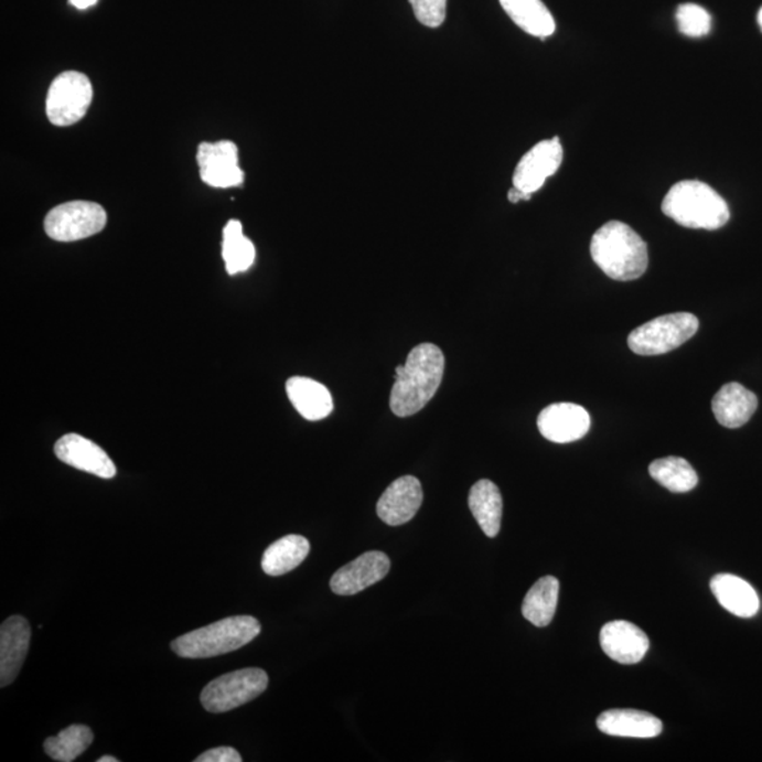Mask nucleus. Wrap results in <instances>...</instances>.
I'll return each instance as SVG.
<instances>
[{
  "instance_id": "1",
  "label": "nucleus",
  "mask_w": 762,
  "mask_h": 762,
  "mask_svg": "<svg viewBox=\"0 0 762 762\" xmlns=\"http://www.w3.org/2000/svg\"><path fill=\"white\" fill-rule=\"evenodd\" d=\"M446 372V356L437 345L421 343L414 347L407 362L397 366L391 388L390 408L397 417L420 412L437 395Z\"/></svg>"
},
{
  "instance_id": "5",
  "label": "nucleus",
  "mask_w": 762,
  "mask_h": 762,
  "mask_svg": "<svg viewBox=\"0 0 762 762\" xmlns=\"http://www.w3.org/2000/svg\"><path fill=\"white\" fill-rule=\"evenodd\" d=\"M699 330V320L689 312H676L643 324L630 333V350L641 356L664 355L683 346Z\"/></svg>"
},
{
  "instance_id": "31",
  "label": "nucleus",
  "mask_w": 762,
  "mask_h": 762,
  "mask_svg": "<svg viewBox=\"0 0 762 762\" xmlns=\"http://www.w3.org/2000/svg\"><path fill=\"white\" fill-rule=\"evenodd\" d=\"M532 196V194L523 193V191H519L516 186H513V189L508 191V200L513 202V204H517L519 201H529Z\"/></svg>"
},
{
  "instance_id": "23",
  "label": "nucleus",
  "mask_w": 762,
  "mask_h": 762,
  "mask_svg": "<svg viewBox=\"0 0 762 762\" xmlns=\"http://www.w3.org/2000/svg\"><path fill=\"white\" fill-rule=\"evenodd\" d=\"M504 12L524 32L545 39L555 33L557 24L543 0H500Z\"/></svg>"
},
{
  "instance_id": "30",
  "label": "nucleus",
  "mask_w": 762,
  "mask_h": 762,
  "mask_svg": "<svg viewBox=\"0 0 762 762\" xmlns=\"http://www.w3.org/2000/svg\"><path fill=\"white\" fill-rule=\"evenodd\" d=\"M195 762H242V756L234 747H218L196 756Z\"/></svg>"
},
{
  "instance_id": "34",
  "label": "nucleus",
  "mask_w": 762,
  "mask_h": 762,
  "mask_svg": "<svg viewBox=\"0 0 762 762\" xmlns=\"http://www.w3.org/2000/svg\"><path fill=\"white\" fill-rule=\"evenodd\" d=\"M759 24H760V28L762 30V8L760 9V12H759Z\"/></svg>"
},
{
  "instance_id": "16",
  "label": "nucleus",
  "mask_w": 762,
  "mask_h": 762,
  "mask_svg": "<svg viewBox=\"0 0 762 762\" xmlns=\"http://www.w3.org/2000/svg\"><path fill=\"white\" fill-rule=\"evenodd\" d=\"M30 624L22 615H12L0 627V686L7 688L18 678L30 647Z\"/></svg>"
},
{
  "instance_id": "14",
  "label": "nucleus",
  "mask_w": 762,
  "mask_h": 762,
  "mask_svg": "<svg viewBox=\"0 0 762 762\" xmlns=\"http://www.w3.org/2000/svg\"><path fill=\"white\" fill-rule=\"evenodd\" d=\"M422 500V486L417 477H398L378 498L377 516L387 526H403L416 517Z\"/></svg>"
},
{
  "instance_id": "18",
  "label": "nucleus",
  "mask_w": 762,
  "mask_h": 762,
  "mask_svg": "<svg viewBox=\"0 0 762 762\" xmlns=\"http://www.w3.org/2000/svg\"><path fill=\"white\" fill-rule=\"evenodd\" d=\"M598 728L609 736L653 739L663 733V721L647 711L612 709L599 716Z\"/></svg>"
},
{
  "instance_id": "26",
  "label": "nucleus",
  "mask_w": 762,
  "mask_h": 762,
  "mask_svg": "<svg viewBox=\"0 0 762 762\" xmlns=\"http://www.w3.org/2000/svg\"><path fill=\"white\" fill-rule=\"evenodd\" d=\"M648 471L655 482L673 493H688L698 486V473L684 458L657 459L650 464Z\"/></svg>"
},
{
  "instance_id": "13",
  "label": "nucleus",
  "mask_w": 762,
  "mask_h": 762,
  "mask_svg": "<svg viewBox=\"0 0 762 762\" xmlns=\"http://www.w3.org/2000/svg\"><path fill=\"white\" fill-rule=\"evenodd\" d=\"M54 452L60 461L78 471L95 474L100 479L115 477L116 466L108 453L78 433H68L60 438L55 442Z\"/></svg>"
},
{
  "instance_id": "9",
  "label": "nucleus",
  "mask_w": 762,
  "mask_h": 762,
  "mask_svg": "<svg viewBox=\"0 0 762 762\" xmlns=\"http://www.w3.org/2000/svg\"><path fill=\"white\" fill-rule=\"evenodd\" d=\"M201 180L214 189H230L244 184L245 173L239 167V151L234 141L201 143L198 153Z\"/></svg>"
},
{
  "instance_id": "4",
  "label": "nucleus",
  "mask_w": 762,
  "mask_h": 762,
  "mask_svg": "<svg viewBox=\"0 0 762 762\" xmlns=\"http://www.w3.org/2000/svg\"><path fill=\"white\" fill-rule=\"evenodd\" d=\"M260 631L259 620L251 615H234L181 635L171 643V650L181 658L218 657L245 647Z\"/></svg>"
},
{
  "instance_id": "20",
  "label": "nucleus",
  "mask_w": 762,
  "mask_h": 762,
  "mask_svg": "<svg viewBox=\"0 0 762 762\" xmlns=\"http://www.w3.org/2000/svg\"><path fill=\"white\" fill-rule=\"evenodd\" d=\"M286 390L292 406L308 421L324 420L333 410L330 390L312 378L291 377L287 380Z\"/></svg>"
},
{
  "instance_id": "3",
  "label": "nucleus",
  "mask_w": 762,
  "mask_h": 762,
  "mask_svg": "<svg viewBox=\"0 0 762 762\" xmlns=\"http://www.w3.org/2000/svg\"><path fill=\"white\" fill-rule=\"evenodd\" d=\"M663 212L689 229L716 230L730 219L729 205L701 181H680L665 195Z\"/></svg>"
},
{
  "instance_id": "27",
  "label": "nucleus",
  "mask_w": 762,
  "mask_h": 762,
  "mask_svg": "<svg viewBox=\"0 0 762 762\" xmlns=\"http://www.w3.org/2000/svg\"><path fill=\"white\" fill-rule=\"evenodd\" d=\"M93 741L94 733L88 726L73 725L57 736L49 737L44 741V751L54 761L71 762L85 753Z\"/></svg>"
},
{
  "instance_id": "11",
  "label": "nucleus",
  "mask_w": 762,
  "mask_h": 762,
  "mask_svg": "<svg viewBox=\"0 0 762 762\" xmlns=\"http://www.w3.org/2000/svg\"><path fill=\"white\" fill-rule=\"evenodd\" d=\"M390 558L385 552L368 551L355 561L336 570L331 579V589L340 597H353L386 578L390 570Z\"/></svg>"
},
{
  "instance_id": "28",
  "label": "nucleus",
  "mask_w": 762,
  "mask_h": 762,
  "mask_svg": "<svg viewBox=\"0 0 762 762\" xmlns=\"http://www.w3.org/2000/svg\"><path fill=\"white\" fill-rule=\"evenodd\" d=\"M676 22H678L679 32L688 37H705L711 30L710 14L699 4H680L676 10Z\"/></svg>"
},
{
  "instance_id": "7",
  "label": "nucleus",
  "mask_w": 762,
  "mask_h": 762,
  "mask_svg": "<svg viewBox=\"0 0 762 762\" xmlns=\"http://www.w3.org/2000/svg\"><path fill=\"white\" fill-rule=\"evenodd\" d=\"M94 90L87 75L77 71H65L50 85L45 112L55 126H71L79 122L88 112Z\"/></svg>"
},
{
  "instance_id": "17",
  "label": "nucleus",
  "mask_w": 762,
  "mask_h": 762,
  "mask_svg": "<svg viewBox=\"0 0 762 762\" xmlns=\"http://www.w3.org/2000/svg\"><path fill=\"white\" fill-rule=\"evenodd\" d=\"M759 408V398L739 383H729L720 388L711 401L716 420L726 428L743 427Z\"/></svg>"
},
{
  "instance_id": "21",
  "label": "nucleus",
  "mask_w": 762,
  "mask_h": 762,
  "mask_svg": "<svg viewBox=\"0 0 762 762\" xmlns=\"http://www.w3.org/2000/svg\"><path fill=\"white\" fill-rule=\"evenodd\" d=\"M469 508L489 538L497 537L502 527L503 498L498 487L487 479L473 484L469 493Z\"/></svg>"
},
{
  "instance_id": "33",
  "label": "nucleus",
  "mask_w": 762,
  "mask_h": 762,
  "mask_svg": "<svg viewBox=\"0 0 762 762\" xmlns=\"http://www.w3.org/2000/svg\"><path fill=\"white\" fill-rule=\"evenodd\" d=\"M98 762H119V760L116 759V756H112V755H104V756H100V759L98 760Z\"/></svg>"
},
{
  "instance_id": "19",
  "label": "nucleus",
  "mask_w": 762,
  "mask_h": 762,
  "mask_svg": "<svg viewBox=\"0 0 762 762\" xmlns=\"http://www.w3.org/2000/svg\"><path fill=\"white\" fill-rule=\"evenodd\" d=\"M710 589L720 605L737 618L751 619L759 613V594L747 580L736 575L719 573L710 580Z\"/></svg>"
},
{
  "instance_id": "22",
  "label": "nucleus",
  "mask_w": 762,
  "mask_h": 762,
  "mask_svg": "<svg viewBox=\"0 0 762 762\" xmlns=\"http://www.w3.org/2000/svg\"><path fill=\"white\" fill-rule=\"evenodd\" d=\"M310 549V543L302 535H287L266 549L261 568L269 577H281L299 568L305 561Z\"/></svg>"
},
{
  "instance_id": "10",
  "label": "nucleus",
  "mask_w": 762,
  "mask_h": 762,
  "mask_svg": "<svg viewBox=\"0 0 762 762\" xmlns=\"http://www.w3.org/2000/svg\"><path fill=\"white\" fill-rule=\"evenodd\" d=\"M564 149L558 138L544 140L524 155L514 171L513 185L527 194L537 193L561 167Z\"/></svg>"
},
{
  "instance_id": "15",
  "label": "nucleus",
  "mask_w": 762,
  "mask_h": 762,
  "mask_svg": "<svg viewBox=\"0 0 762 762\" xmlns=\"http://www.w3.org/2000/svg\"><path fill=\"white\" fill-rule=\"evenodd\" d=\"M600 645L604 654L615 663L634 665L647 654L650 640L637 625L625 620H615L603 625L600 631Z\"/></svg>"
},
{
  "instance_id": "12",
  "label": "nucleus",
  "mask_w": 762,
  "mask_h": 762,
  "mask_svg": "<svg viewBox=\"0 0 762 762\" xmlns=\"http://www.w3.org/2000/svg\"><path fill=\"white\" fill-rule=\"evenodd\" d=\"M589 412L578 404L557 403L544 408L538 416V430L555 443L579 441L589 432Z\"/></svg>"
},
{
  "instance_id": "8",
  "label": "nucleus",
  "mask_w": 762,
  "mask_h": 762,
  "mask_svg": "<svg viewBox=\"0 0 762 762\" xmlns=\"http://www.w3.org/2000/svg\"><path fill=\"white\" fill-rule=\"evenodd\" d=\"M106 212L89 201H71L55 206L44 221V230L53 240L77 242L99 234L106 226Z\"/></svg>"
},
{
  "instance_id": "32",
  "label": "nucleus",
  "mask_w": 762,
  "mask_h": 762,
  "mask_svg": "<svg viewBox=\"0 0 762 762\" xmlns=\"http://www.w3.org/2000/svg\"><path fill=\"white\" fill-rule=\"evenodd\" d=\"M97 2H98V0H69V3L79 10H84V9H88L90 7H94V4Z\"/></svg>"
},
{
  "instance_id": "6",
  "label": "nucleus",
  "mask_w": 762,
  "mask_h": 762,
  "mask_svg": "<svg viewBox=\"0 0 762 762\" xmlns=\"http://www.w3.org/2000/svg\"><path fill=\"white\" fill-rule=\"evenodd\" d=\"M269 676L260 668H246L219 676L205 686L201 704L210 713H226L266 693Z\"/></svg>"
},
{
  "instance_id": "24",
  "label": "nucleus",
  "mask_w": 762,
  "mask_h": 762,
  "mask_svg": "<svg viewBox=\"0 0 762 762\" xmlns=\"http://www.w3.org/2000/svg\"><path fill=\"white\" fill-rule=\"evenodd\" d=\"M559 598V580L555 577H544L528 590L523 602V615L537 627L551 624L557 612Z\"/></svg>"
},
{
  "instance_id": "25",
  "label": "nucleus",
  "mask_w": 762,
  "mask_h": 762,
  "mask_svg": "<svg viewBox=\"0 0 762 762\" xmlns=\"http://www.w3.org/2000/svg\"><path fill=\"white\" fill-rule=\"evenodd\" d=\"M222 257L230 276L247 271L255 264L256 247L254 242L244 235V226L239 221L232 219L224 228Z\"/></svg>"
},
{
  "instance_id": "29",
  "label": "nucleus",
  "mask_w": 762,
  "mask_h": 762,
  "mask_svg": "<svg viewBox=\"0 0 762 762\" xmlns=\"http://www.w3.org/2000/svg\"><path fill=\"white\" fill-rule=\"evenodd\" d=\"M418 22L427 28H439L447 18L448 0H410Z\"/></svg>"
},
{
  "instance_id": "2",
  "label": "nucleus",
  "mask_w": 762,
  "mask_h": 762,
  "mask_svg": "<svg viewBox=\"0 0 762 762\" xmlns=\"http://www.w3.org/2000/svg\"><path fill=\"white\" fill-rule=\"evenodd\" d=\"M590 255L605 276L618 281L637 280L648 267L647 244L619 221L608 222L593 235Z\"/></svg>"
}]
</instances>
